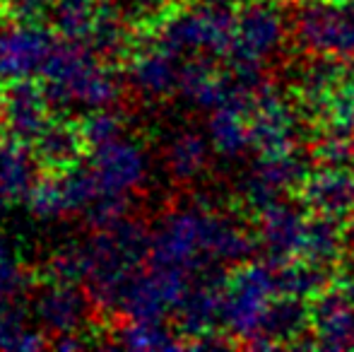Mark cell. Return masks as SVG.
Returning <instances> with one entry per match:
<instances>
[{
	"mask_svg": "<svg viewBox=\"0 0 354 352\" xmlns=\"http://www.w3.org/2000/svg\"><path fill=\"white\" fill-rule=\"evenodd\" d=\"M84 150H87L84 138L80 126L73 121H51L46 131L34 140V155L48 174H61L80 165Z\"/></svg>",
	"mask_w": 354,
	"mask_h": 352,
	"instance_id": "21",
	"label": "cell"
},
{
	"mask_svg": "<svg viewBox=\"0 0 354 352\" xmlns=\"http://www.w3.org/2000/svg\"><path fill=\"white\" fill-rule=\"evenodd\" d=\"M58 176H61V186H63V196H66V203H68V212H84L94 203V198L102 193V186H99L92 165L89 167L75 165L71 169L61 172Z\"/></svg>",
	"mask_w": 354,
	"mask_h": 352,
	"instance_id": "32",
	"label": "cell"
},
{
	"mask_svg": "<svg viewBox=\"0 0 354 352\" xmlns=\"http://www.w3.org/2000/svg\"><path fill=\"white\" fill-rule=\"evenodd\" d=\"M39 160L29 142L8 140L0 142V215L15 203L27 201L32 188L37 186Z\"/></svg>",
	"mask_w": 354,
	"mask_h": 352,
	"instance_id": "20",
	"label": "cell"
},
{
	"mask_svg": "<svg viewBox=\"0 0 354 352\" xmlns=\"http://www.w3.org/2000/svg\"><path fill=\"white\" fill-rule=\"evenodd\" d=\"M345 227H342L340 217L330 215H318L311 212L306 227V239H304L301 259L316 266H333L340 259V251L345 246Z\"/></svg>",
	"mask_w": 354,
	"mask_h": 352,
	"instance_id": "25",
	"label": "cell"
},
{
	"mask_svg": "<svg viewBox=\"0 0 354 352\" xmlns=\"http://www.w3.org/2000/svg\"><path fill=\"white\" fill-rule=\"evenodd\" d=\"M234 32L236 17L232 15V8H224L214 0L210 5L174 10L152 29L154 37L178 56L205 58L232 56Z\"/></svg>",
	"mask_w": 354,
	"mask_h": 352,
	"instance_id": "3",
	"label": "cell"
},
{
	"mask_svg": "<svg viewBox=\"0 0 354 352\" xmlns=\"http://www.w3.org/2000/svg\"><path fill=\"white\" fill-rule=\"evenodd\" d=\"M311 328V306L306 299L292 295H277L268 304L263 314L261 328L253 335L248 348L272 350L282 345H297L301 343V335Z\"/></svg>",
	"mask_w": 354,
	"mask_h": 352,
	"instance_id": "19",
	"label": "cell"
},
{
	"mask_svg": "<svg viewBox=\"0 0 354 352\" xmlns=\"http://www.w3.org/2000/svg\"><path fill=\"white\" fill-rule=\"evenodd\" d=\"M275 277H277V292L280 295L301 297V299H313V297H318L328 287L326 268L308 263L304 259L275 266Z\"/></svg>",
	"mask_w": 354,
	"mask_h": 352,
	"instance_id": "29",
	"label": "cell"
},
{
	"mask_svg": "<svg viewBox=\"0 0 354 352\" xmlns=\"http://www.w3.org/2000/svg\"><path fill=\"white\" fill-rule=\"evenodd\" d=\"M188 285V272L149 266V272H136L128 280L118 314L128 321H164L181 304Z\"/></svg>",
	"mask_w": 354,
	"mask_h": 352,
	"instance_id": "6",
	"label": "cell"
},
{
	"mask_svg": "<svg viewBox=\"0 0 354 352\" xmlns=\"http://www.w3.org/2000/svg\"><path fill=\"white\" fill-rule=\"evenodd\" d=\"M253 249L256 239L246 227L203 205H186L164 215L152 230L149 266L196 275L210 266L246 263Z\"/></svg>",
	"mask_w": 354,
	"mask_h": 352,
	"instance_id": "1",
	"label": "cell"
},
{
	"mask_svg": "<svg viewBox=\"0 0 354 352\" xmlns=\"http://www.w3.org/2000/svg\"><path fill=\"white\" fill-rule=\"evenodd\" d=\"M121 15L133 27H152L159 24L169 12H174V0H116Z\"/></svg>",
	"mask_w": 354,
	"mask_h": 352,
	"instance_id": "35",
	"label": "cell"
},
{
	"mask_svg": "<svg viewBox=\"0 0 354 352\" xmlns=\"http://www.w3.org/2000/svg\"><path fill=\"white\" fill-rule=\"evenodd\" d=\"M24 205H27V210L39 222H53V220H61L63 215H71L68 212L66 196H63L61 176L58 174H48L39 178L37 186L32 188V193L24 201Z\"/></svg>",
	"mask_w": 354,
	"mask_h": 352,
	"instance_id": "31",
	"label": "cell"
},
{
	"mask_svg": "<svg viewBox=\"0 0 354 352\" xmlns=\"http://www.w3.org/2000/svg\"><path fill=\"white\" fill-rule=\"evenodd\" d=\"M308 215L306 205L299 207L294 203H275L261 212L258 241L263 244L268 263L282 266L301 259L304 239H306Z\"/></svg>",
	"mask_w": 354,
	"mask_h": 352,
	"instance_id": "16",
	"label": "cell"
},
{
	"mask_svg": "<svg viewBox=\"0 0 354 352\" xmlns=\"http://www.w3.org/2000/svg\"><path fill=\"white\" fill-rule=\"evenodd\" d=\"M308 167L297 152L284 155H261V160L248 169L241 181V196L251 210L261 215L270 205L280 203V198L289 191L301 188Z\"/></svg>",
	"mask_w": 354,
	"mask_h": 352,
	"instance_id": "10",
	"label": "cell"
},
{
	"mask_svg": "<svg viewBox=\"0 0 354 352\" xmlns=\"http://www.w3.org/2000/svg\"><path fill=\"white\" fill-rule=\"evenodd\" d=\"M77 126L84 138L87 150L94 152V150H99V147L123 138V133H126V116H123L116 106L94 109V111L84 113Z\"/></svg>",
	"mask_w": 354,
	"mask_h": 352,
	"instance_id": "30",
	"label": "cell"
},
{
	"mask_svg": "<svg viewBox=\"0 0 354 352\" xmlns=\"http://www.w3.org/2000/svg\"><path fill=\"white\" fill-rule=\"evenodd\" d=\"M350 77H354V71L342 58L321 56L299 75V97H301V104L318 118L323 106L328 104V99L345 85Z\"/></svg>",
	"mask_w": 354,
	"mask_h": 352,
	"instance_id": "22",
	"label": "cell"
},
{
	"mask_svg": "<svg viewBox=\"0 0 354 352\" xmlns=\"http://www.w3.org/2000/svg\"><path fill=\"white\" fill-rule=\"evenodd\" d=\"M104 0H56L51 22L61 39L87 44Z\"/></svg>",
	"mask_w": 354,
	"mask_h": 352,
	"instance_id": "28",
	"label": "cell"
},
{
	"mask_svg": "<svg viewBox=\"0 0 354 352\" xmlns=\"http://www.w3.org/2000/svg\"><path fill=\"white\" fill-rule=\"evenodd\" d=\"M24 282H27V277H24L22 268L17 266L12 249H10V244L0 234V297L19 295Z\"/></svg>",
	"mask_w": 354,
	"mask_h": 352,
	"instance_id": "37",
	"label": "cell"
},
{
	"mask_svg": "<svg viewBox=\"0 0 354 352\" xmlns=\"http://www.w3.org/2000/svg\"><path fill=\"white\" fill-rule=\"evenodd\" d=\"M345 237H347V241L354 246V210L350 212V222L345 225Z\"/></svg>",
	"mask_w": 354,
	"mask_h": 352,
	"instance_id": "40",
	"label": "cell"
},
{
	"mask_svg": "<svg viewBox=\"0 0 354 352\" xmlns=\"http://www.w3.org/2000/svg\"><path fill=\"white\" fill-rule=\"evenodd\" d=\"M214 3H219V5H224V8H243V5H248V3H253V0H214Z\"/></svg>",
	"mask_w": 354,
	"mask_h": 352,
	"instance_id": "39",
	"label": "cell"
},
{
	"mask_svg": "<svg viewBox=\"0 0 354 352\" xmlns=\"http://www.w3.org/2000/svg\"><path fill=\"white\" fill-rule=\"evenodd\" d=\"M207 138L212 142V150L222 157H241L248 147H253L248 111L232 104L212 109L207 121Z\"/></svg>",
	"mask_w": 354,
	"mask_h": 352,
	"instance_id": "24",
	"label": "cell"
},
{
	"mask_svg": "<svg viewBox=\"0 0 354 352\" xmlns=\"http://www.w3.org/2000/svg\"><path fill=\"white\" fill-rule=\"evenodd\" d=\"M53 37L41 24H17L5 19L0 24V82L27 80L41 75Z\"/></svg>",
	"mask_w": 354,
	"mask_h": 352,
	"instance_id": "12",
	"label": "cell"
},
{
	"mask_svg": "<svg viewBox=\"0 0 354 352\" xmlns=\"http://www.w3.org/2000/svg\"><path fill=\"white\" fill-rule=\"evenodd\" d=\"M183 56L164 46L152 34V41L142 44L133 51L128 66V80L138 94L147 99H162L178 92V80L183 71Z\"/></svg>",
	"mask_w": 354,
	"mask_h": 352,
	"instance_id": "15",
	"label": "cell"
},
{
	"mask_svg": "<svg viewBox=\"0 0 354 352\" xmlns=\"http://www.w3.org/2000/svg\"><path fill=\"white\" fill-rule=\"evenodd\" d=\"M275 266L270 263H241L227 277L222 304V328L227 335L251 343L261 328L263 314L272 297H277Z\"/></svg>",
	"mask_w": 354,
	"mask_h": 352,
	"instance_id": "4",
	"label": "cell"
},
{
	"mask_svg": "<svg viewBox=\"0 0 354 352\" xmlns=\"http://www.w3.org/2000/svg\"><path fill=\"white\" fill-rule=\"evenodd\" d=\"M89 165L97 174L102 193H133L147 176V155L128 138H118L94 150Z\"/></svg>",
	"mask_w": 354,
	"mask_h": 352,
	"instance_id": "18",
	"label": "cell"
},
{
	"mask_svg": "<svg viewBox=\"0 0 354 352\" xmlns=\"http://www.w3.org/2000/svg\"><path fill=\"white\" fill-rule=\"evenodd\" d=\"M51 104L44 87L27 80L5 82L3 87V128L8 138L19 142H34L51 123Z\"/></svg>",
	"mask_w": 354,
	"mask_h": 352,
	"instance_id": "14",
	"label": "cell"
},
{
	"mask_svg": "<svg viewBox=\"0 0 354 352\" xmlns=\"http://www.w3.org/2000/svg\"><path fill=\"white\" fill-rule=\"evenodd\" d=\"M301 48L316 56L354 58V0H308L294 17Z\"/></svg>",
	"mask_w": 354,
	"mask_h": 352,
	"instance_id": "5",
	"label": "cell"
},
{
	"mask_svg": "<svg viewBox=\"0 0 354 352\" xmlns=\"http://www.w3.org/2000/svg\"><path fill=\"white\" fill-rule=\"evenodd\" d=\"M299 196L308 212L342 220L354 210V167L323 165L311 169L299 188Z\"/></svg>",
	"mask_w": 354,
	"mask_h": 352,
	"instance_id": "17",
	"label": "cell"
},
{
	"mask_svg": "<svg viewBox=\"0 0 354 352\" xmlns=\"http://www.w3.org/2000/svg\"><path fill=\"white\" fill-rule=\"evenodd\" d=\"M3 3H5V0H0V5H3Z\"/></svg>",
	"mask_w": 354,
	"mask_h": 352,
	"instance_id": "42",
	"label": "cell"
},
{
	"mask_svg": "<svg viewBox=\"0 0 354 352\" xmlns=\"http://www.w3.org/2000/svg\"><path fill=\"white\" fill-rule=\"evenodd\" d=\"M212 142L198 131H178L164 147V167L176 181H193L210 162Z\"/></svg>",
	"mask_w": 354,
	"mask_h": 352,
	"instance_id": "23",
	"label": "cell"
},
{
	"mask_svg": "<svg viewBox=\"0 0 354 352\" xmlns=\"http://www.w3.org/2000/svg\"><path fill=\"white\" fill-rule=\"evenodd\" d=\"M311 333L318 350L354 348V277L335 280L313 297Z\"/></svg>",
	"mask_w": 354,
	"mask_h": 352,
	"instance_id": "11",
	"label": "cell"
},
{
	"mask_svg": "<svg viewBox=\"0 0 354 352\" xmlns=\"http://www.w3.org/2000/svg\"><path fill=\"white\" fill-rule=\"evenodd\" d=\"M133 193H99L94 198V203L82 212L84 225L92 232L109 230L111 225H116L118 220L131 215L133 210Z\"/></svg>",
	"mask_w": 354,
	"mask_h": 352,
	"instance_id": "34",
	"label": "cell"
},
{
	"mask_svg": "<svg viewBox=\"0 0 354 352\" xmlns=\"http://www.w3.org/2000/svg\"><path fill=\"white\" fill-rule=\"evenodd\" d=\"M56 0H5L0 12L5 19L17 24H44L51 19Z\"/></svg>",
	"mask_w": 354,
	"mask_h": 352,
	"instance_id": "36",
	"label": "cell"
},
{
	"mask_svg": "<svg viewBox=\"0 0 354 352\" xmlns=\"http://www.w3.org/2000/svg\"><path fill=\"white\" fill-rule=\"evenodd\" d=\"M251 145L258 155H284L297 150L299 118L292 104L280 94V89L263 82L253 99L251 113Z\"/></svg>",
	"mask_w": 354,
	"mask_h": 352,
	"instance_id": "8",
	"label": "cell"
},
{
	"mask_svg": "<svg viewBox=\"0 0 354 352\" xmlns=\"http://www.w3.org/2000/svg\"><path fill=\"white\" fill-rule=\"evenodd\" d=\"M44 335V331L29 328L24 309L15 302V297H0V350L51 348V340Z\"/></svg>",
	"mask_w": 354,
	"mask_h": 352,
	"instance_id": "27",
	"label": "cell"
},
{
	"mask_svg": "<svg viewBox=\"0 0 354 352\" xmlns=\"http://www.w3.org/2000/svg\"><path fill=\"white\" fill-rule=\"evenodd\" d=\"M284 12L272 0H253L236 15V32L229 61L261 68L280 51L284 41Z\"/></svg>",
	"mask_w": 354,
	"mask_h": 352,
	"instance_id": "7",
	"label": "cell"
},
{
	"mask_svg": "<svg viewBox=\"0 0 354 352\" xmlns=\"http://www.w3.org/2000/svg\"><path fill=\"white\" fill-rule=\"evenodd\" d=\"M0 126H3V89H0Z\"/></svg>",
	"mask_w": 354,
	"mask_h": 352,
	"instance_id": "41",
	"label": "cell"
},
{
	"mask_svg": "<svg viewBox=\"0 0 354 352\" xmlns=\"http://www.w3.org/2000/svg\"><path fill=\"white\" fill-rule=\"evenodd\" d=\"M164 321H128L118 326L111 338V345H121L128 350L154 352V350H183L188 348L186 340L176 338Z\"/></svg>",
	"mask_w": 354,
	"mask_h": 352,
	"instance_id": "26",
	"label": "cell"
},
{
	"mask_svg": "<svg viewBox=\"0 0 354 352\" xmlns=\"http://www.w3.org/2000/svg\"><path fill=\"white\" fill-rule=\"evenodd\" d=\"M316 157L321 165H352L354 162V140L342 136H326L316 147Z\"/></svg>",
	"mask_w": 354,
	"mask_h": 352,
	"instance_id": "38",
	"label": "cell"
},
{
	"mask_svg": "<svg viewBox=\"0 0 354 352\" xmlns=\"http://www.w3.org/2000/svg\"><path fill=\"white\" fill-rule=\"evenodd\" d=\"M227 277L229 275H224L222 266H210L193 275L181 304L176 306L178 335H183L186 345L203 335L217 333V328L222 326Z\"/></svg>",
	"mask_w": 354,
	"mask_h": 352,
	"instance_id": "9",
	"label": "cell"
},
{
	"mask_svg": "<svg viewBox=\"0 0 354 352\" xmlns=\"http://www.w3.org/2000/svg\"><path fill=\"white\" fill-rule=\"evenodd\" d=\"M87 44L61 39L53 44L41 68V87L53 111L106 109L121 102L123 82L102 66Z\"/></svg>",
	"mask_w": 354,
	"mask_h": 352,
	"instance_id": "2",
	"label": "cell"
},
{
	"mask_svg": "<svg viewBox=\"0 0 354 352\" xmlns=\"http://www.w3.org/2000/svg\"><path fill=\"white\" fill-rule=\"evenodd\" d=\"M44 280L48 282H73L82 285L84 280V251L82 239L68 241L58 251H53L51 259L44 266Z\"/></svg>",
	"mask_w": 354,
	"mask_h": 352,
	"instance_id": "33",
	"label": "cell"
},
{
	"mask_svg": "<svg viewBox=\"0 0 354 352\" xmlns=\"http://www.w3.org/2000/svg\"><path fill=\"white\" fill-rule=\"evenodd\" d=\"M92 302H89L84 287L73 282H44L32 299V311L37 324L46 335H66L80 333L92 314ZM51 338V340H53Z\"/></svg>",
	"mask_w": 354,
	"mask_h": 352,
	"instance_id": "13",
	"label": "cell"
}]
</instances>
